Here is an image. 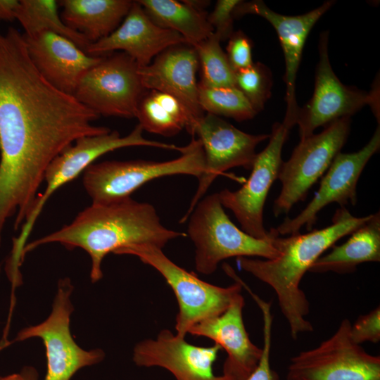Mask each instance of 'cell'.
<instances>
[{
  "instance_id": "5",
  "label": "cell",
  "mask_w": 380,
  "mask_h": 380,
  "mask_svg": "<svg viewBox=\"0 0 380 380\" xmlns=\"http://www.w3.org/2000/svg\"><path fill=\"white\" fill-rule=\"evenodd\" d=\"M181 155L166 161L146 160H106L93 163L83 174L82 183L92 203H107L131 197L148 182L160 177L187 175L199 179L204 172V151L194 137L185 146L179 147Z\"/></svg>"
},
{
  "instance_id": "7",
  "label": "cell",
  "mask_w": 380,
  "mask_h": 380,
  "mask_svg": "<svg viewBox=\"0 0 380 380\" xmlns=\"http://www.w3.org/2000/svg\"><path fill=\"white\" fill-rule=\"evenodd\" d=\"M143 131L138 124L125 137H121L118 131L82 137L56 156L45 171L44 181L46 187L42 194L37 196L30 215L22 225L19 236L15 239L11 258L15 261L23 260L22 253L25 241L50 196L58 189L84 172L97 158L108 152L129 146L167 148L165 143L144 138Z\"/></svg>"
},
{
  "instance_id": "10",
  "label": "cell",
  "mask_w": 380,
  "mask_h": 380,
  "mask_svg": "<svg viewBox=\"0 0 380 380\" xmlns=\"http://www.w3.org/2000/svg\"><path fill=\"white\" fill-rule=\"evenodd\" d=\"M73 285L69 278L58 281L57 293L49 317L42 323L20 330L11 342L39 338L45 346L46 374L44 380H70L80 369L94 365L105 357L100 348L86 350L74 341L70 328L74 310Z\"/></svg>"
},
{
  "instance_id": "22",
  "label": "cell",
  "mask_w": 380,
  "mask_h": 380,
  "mask_svg": "<svg viewBox=\"0 0 380 380\" xmlns=\"http://www.w3.org/2000/svg\"><path fill=\"white\" fill-rule=\"evenodd\" d=\"M130 0H61V18L70 29L90 43L110 34L128 13Z\"/></svg>"
},
{
  "instance_id": "13",
  "label": "cell",
  "mask_w": 380,
  "mask_h": 380,
  "mask_svg": "<svg viewBox=\"0 0 380 380\" xmlns=\"http://www.w3.org/2000/svg\"><path fill=\"white\" fill-rule=\"evenodd\" d=\"M289 132L282 123H274L269 143L256 154L246 182L236 191L224 189L217 193L222 206L233 213L242 230L257 239L272 237L264 227L263 209L270 188L279 177L282 148Z\"/></svg>"
},
{
  "instance_id": "34",
  "label": "cell",
  "mask_w": 380,
  "mask_h": 380,
  "mask_svg": "<svg viewBox=\"0 0 380 380\" xmlns=\"http://www.w3.org/2000/svg\"><path fill=\"white\" fill-rule=\"evenodd\" d=\"M19 4L17 0H0V20H13Z\"/></svg>"
},
{
  "instance_id": "32",
  "label": "cell",
  "mask_w": 380,
  "mask_h": 380,
  "mask_svg": "<svg viewBox=\"0 0 380 380\" xmlns=\"http://www.w3.org/2000/svg\"><path fill=\"white\" fill-rule=\"evenodd\" d=\"M226 50L229 63L235 72L246 69L254 63L252 60V43L241 31L232 33Z\"/></svg>"
},
{
  "instance_id": "30",
  "label": "cell",
  "mask_w": 380,
  "mask_h": 380,
  "mask_svg": "<svg viewBox=\"0 0 380 380\" xmlns=\"http://www.w3.org/2000/svg\"><path fill=\"white\" fill-rule=\"evenodd\" d=\"M260 308L263 319V346L259 363L246 380H279V376L270 365L272 315L271 303L265 302L251 289L247 291Z\"/></svg>"
},
{
  "instance_id": "1",
  "label": "cell",
  "mask_w": 380,
  "mask_h": 380,
  "mask_svg": "<svg viewBox=\"0 0 380 380\" xmlns=\"http://www.w3.org/2000/svg\"><path fill=\"white\" fill-rule=\"evenodd\" d=\"M99 117L39 73L23 34L0 32V238L14 215L15 230L27 219L56 156L80 137L111 131L93 125Z\"/></svg>"
},
{
  "instance_id": "14",
  "label": "cell",
  "mask_w": 380,
  "mask_h": 380,
  "mask_svg": "<svg viewBox=\"0 0 380 380\" xmlns=\"http://www.w3.org/2000/svg\"><path fill=\"white\" fill-rule=\"evenodd\" d=\"M319 53L313 95L297 114L296 125L300 139L314 134L320 126L350 117L366 105L377 108L376 91L367 93L348 87L335 75L328 53V32L320 36Z\"/></svg>"
},
{
  "instance_id": "26",
  "label": "cell",
  "mask_w": 380,
  "mask_h": 380,
  "mask_svg": "<svg viewBox=\"0 0 380 380\" xmlns=\"http://www.w3.org/2000/svg\"><path fill=\"white\" fill-rule=\"evenodd\" d=\"M58 1L20 0L15 19L23 27L25 36L42 31H50L66 37L85 51L91 44L82 34L69 28L58 11Z\"/></svg>"
},
{
  "instance_id": "23",
  "label": "cell",
  "mask_w": 380,
  "mask_h": 380,
  "mask_svg": "<svg viewBox=\"0 0 380 380\" xmlns=\"http://www.w3.org/2000/svg\"><path fill=\"white\" fill-rule=\"evenodd\" d=\"M380 261V213L371 214L369 220L350 234V238L320 256L308 272L350 273L358 265Z\"/></svg>"
},
{
  "instance_id": "6",
  "label": "cell",
  "mask_w": 380,
  "mask_h": 380,
  "mask_svg": "<svg viewBox=\"0 0 380 380\" xmlns=\"http://www.w3.org/2000/svg\"><path fill=\"white\" fill-rule=\"evenodd\" d=\"M125 255H134L153 267L172 288L179 307L176 334L182 338H185L194 325L224 312L243 288L236 280V283L227 287L205 282L176 265L164 254L162 248L152 245L132 247Z\"/></svg>"
},
{
  "instance_id": "9",
  "label": "cell",
  "mask_w": 380,
  "mask_h": 380,
  "mask_svg": "<svg viewBox=\"0 0 380 380\" xmlns=\"http://www.w3.org/2000/svg\"><path fill=\"white\" fill-rule=\"evenodd\" d=\"M139 70L136 61L124 52L104 56L82 75L73 96L99 116L135 118L147 91Z\"/></svg>"
},
{
  "instance_id": "36",
  "label": "cell",
  "mask_w": 380,
  "mask_h": 380,
  "mask_svg": "<svg viewBox=\"0 0 380 380\" xmlns=\"http://www.w3.org/2000/svg\"><path fill=\"white\" fill-rule=\"evenodd\" d=\"M0 380H25L20 373H15L4 376H0Z\"/></svg>"
},
{
  "instance_id": "20",
  "label": "cell",
  "mask_w": 380,
  "mask_h": 380,
  "mask_svg": "<svg viewBox=\"0 0 380 380\" xmlns=\"http://www.w3.org/2000/svg\"><path fill=\"white\" fill-rule=\"evenodd\" d=\"M198 66L195 49L183 43L166 49L149 65L139 67V72L146 89L172 95L182 103L196 122L204 115L198 101Z\"/></svg>"
},
{
  "instance_id": "31",
  "label": "cell",
  "mask_w": 380,
  "mask_h": 380,
  "mask_svg": "<svg viewBox=\"0 0 380 380\" xmlns=\"http://www.w3.org/2000/svg\"><path fill=\"white\" fill-rule=\"evenodd\" d=\"M241 2L240 0H218L213 11L208 15L213 33L220 42L229 39L234 32V10Z\"/></svg>"
},
{
  "instance_id": "37",
  "label": "cell",
  "mask_w": 380,
  "mask_h": 380,
  "mask_svg": "<svg viewBox=\"0 0 380 380\" xmlns=\"http://www.w3.org/2000/svg\"><path fill=\"white\" fill-rule=\"evenodd\" d=\"M1 265L0 264V274H1Z\"/></svg>"
},
{
  "instance_id": "4",
  "label": "cell",
  "mask_w": 380,
  "mask_h": 380,
  "mask_svg": "<svg viewBox=\"0 0 380 380\" xmlns=\"http://www.w3.org/2000/svg\"><path fill=\"white\" fill-rule=\"evenodd\" d=\"M188 220L187 233L195 246V267L201 274H213L222 260L229 258L272 259L279 255L272 232L270 239H260L239 229L224 210L217 193L203 197Z\"/></svg>"
},
{
  "instance_id": "33",
  "label": "cell",
  "mask_w": 380,
  "mask_h": 380,
  "mask_svg": "<svg viewBox=\"0 0 380 380\" xmlns=\"http://www.w3.org/2000/svg\"><path fill=\"white\" fill-rule=\"evenodd\" d=\"M350 337L354 343L360 345L366 341L377 343L380 341V308L358 317L350 326Z\"/></svg>"
},
{
  "instance_id": "24",
  "label": "cell",
  "mask_w": 380,
  "mask_h": 380,
  "mask_svg": "<svg viewBox=\"0 0 380 380\" xmlns=\"http://www.w3.org/2000/svg\"><path fill=\"white\" fill-rule=\"evenodd\" d=\"M137 1L156 25L179 33L192 46L206 39L214 32L205 11L195 7L189 1Z\"/></svg>"
},
{
  "instance_id": "2",
  "label": "cell",
  "mask_w": 380,
  "mask_h": 380,
  "mask_svg": "<svg viewBox=\"0 0 380 380\" xmlns=\"http://www.w3.org/2000/svg\"><path fill=\"white\" fill-rule=\"evenodd\" d=\"M186 236L160 222L155 208L131 197L107 203H91L69 224L25 244V255L40 246L58 243L68 250L80 248L91 258L93 283L103 277L101 264L110 253L125 255L132 247L152 245L162 248L171 240Z\"/></svg>"
},
{
  "instance_id": "3",
  "label": "cell",
  "mask_w": 380,
  "mask_h": 380,
  "mask_svg": "<svg viewBox=\"0 0 380 380\" xmlns=\"http://www.w3.org/2000/svg\"><path fill=\"white\" fill-rule=\"evenodd\" d=\"M369 216L355 217L343 207L336 210L332 223L321 229L280 237L272 228V242L279 253L278 257L265 260L236 258L241 269L273 289L293 339L313 331L312 324L305 319L310 303L300 287L303 276L324 252L363 225Z\"/></svg>"
},
{
  "instance_id": "27",
  "label": "cell",
  "mask_w": 380,
  "mask_h": 380,
  "mask_svg": "<svg viewBox=\"0 0 380 380\" xmlns=\"http://www.w3.org/2000/svg\"><path fill=\"white\" fill-rule=\"evenodd\" d=\"M200 106L207 113L225 116L239 122L251 120L257 113L236 87H206L198 84Z\"/></svg>"
},
{
  "instance_id": "21",
  "label": "cell",
  "mask_w": 380,
  "mask_h": 380,
  "mask_svg": "<svg viewBox=\"0 0 380 380\" xmlns=\"http://www.w3.org/2000/svg\"><path fill=\"white\" fill-rule=\"evenodd\" d=\"M27 52L39 73L58 90L72 95L82 75L103 56H91L69 39L50 31L23 34Z\"/></svg>"
},
{
  "instance_id": "25",
  "label": "cell",
  "mask_w": 380,
  "mask_h": 380,
  "mask_svg": "<svg viewBox=\"0 0 380 380\" xmlns=\"http://www.w3.org/2000/svg\"><path fill=\"white\" fill-rule=\"evenodd\" d=\"M143 130L165 136L186 129L193 135L196 122L182 103L170 94L147 90L141 98L136 115Z\"/></svg>"
},
{
  "instance_id": "16",
  "label": "cell",
  "mask_w": 380,
  "mask_h": 380,
  "mask_svg": "<svg viewBox=\"0 0 380 380\" xmlns=\"http://www.w3.org/2000/svg\"><path fill=\"white\" fill-rule=\"evenodd\" d=\"M334 1L300 15L289 16L271 10L262 1H243L234 10V17L254 14L267 20L276 30L285 59L286 110L282 124L289 129L296 125L299 107L296 98V80L303 49L311 29L318 20L333 6Z\"/></svg>"
},
{
  "instance_id": "35",
  "label": "cell",
  "mask_w": 380,
  "mask_h": 380,
  "mask_svg": "<svg viewBox=\"0 0 380 380\" xmlns=\"http://www.w3.org/2000/svg\"><path fill=\"white\" fill-rule=\"evenodd\" d=\"M25 380H39L37 369L32 366H25L20 372Z\"/></svg>"
},
{
  "instance_id": "15",
  "label": "cell",
  "mask_w": 380,
  "mask_h": 380,
  "mask_svg": "<svg viewBox=\"0 0 380 380\" xmlns=\"http://www.w3.org/2000/svg\"><path fill=\"white\" fill-rule=\"evenodd\" d=\"M380 148V128L376 127L369 141L360 150L351 153H338L322 177L319 187L307 206L295 217H286L276 229V234L291 235L300 233L302 227L310 230L317 214L332 203L341 208L357 203V184L369 159Z\"/></svg>"
},
{
  "instance_id": "17",
  "label": "cell",
  "mask_w": 380,
  "mask_h": 380,
  "mask_svg": "<svg viewBox=\"0 0 380 380\" xmlns=\"http://www.w3.org/2000/svg\"><path fill=\"white\" fill-rule=\"evenodd\" d=\"M220 346L202 347L188 343L169 329L161 330L156 339H146L134 348L132 360L139 367H160L176 380H232L213 372Z\"/></svg>"
},
{
  "instance_id": "11",
  "label": "cell",
  "mask_w": 380,
  "mask_h": 380,
  "mask_svg": "<svg viewBox=\"0 0 380 380\" xmlns=\"http://www.w3.org/2000/svg\"><path fill=\"white\" fill-rule=\"evenodd\" d=\"M350 326L343 319L329 338L291 357L286 380H380V357L353 341Z\"/></svg>"
},
{
  "instance_id": "12",
  "label": "cell",
  "mask_w": 380,
  "mask_h": 380,
  "mask_svg": "<svg viewBox=\"0 0 380 380\" xmlns=\"http://www.w3.org/2000/svg\"><path fill=\"white\" fill-rule=\"evenodd\" d=\"M192 136H197L202 144L205 169L180 223L188 220L196 205L217 177L236 167L251 170L257 154L256 146L270 137V134L246 133L219 116L210 113L204 114L196 121Z\"/></svg>"
},
{
  "instance_id": "8",
  "label": "cell",
  "mask_w": 380,
  "mask_h": 380,
  "mask_svg": "<svg viewBox=\"0 0 380 380\" xmlns=\"http://www.w3.org/2000/svg\"><path fill=\"white\" fill-rule=\"evenodd\" d=\"M350 129V117H344L328 125L321 133L300 140L290 158L281 164L278 177L281 189L273 205L275 217L289 213L296 203L305 199L341 152Z\"/></svg>"
},
{
  "instance_id": "29",
  "label": "cell",
  "mask_w": 380,
  "mask_h": 380,
  "mask_svg": "<svg viewBox=\"0 0 380 380\" xmlns=\"http://www.w3.org/2000/svg\"><path fill=\"white\" fill-rule=\"evenodd\" d=\"M236 87L238 88L258 113L264 108L271 96L272 80L268 68L261 63L235 72Z\"/></svg>"
},
{
  "instance_id": "28",
  "label": "cell",
  "mask_w": 380,
  "mask_h": 380,
  "mask_svg": "<svg viewBox=\"0 0 380 380\" xmlns=\"http://www.w3.org/2000/svg\"><path fill=\"white\" fill-rule=\"evenodd\" d=\"M193 47L201 65L202 77L199 84L206 87H236L235 72L214 33Z\"/></svg>"
},
{
  "instance_id": "19",
  "label": "cell",
  "mask_w": 380,
  "mask_h": 380,
  "mask_svg": "<svg viewBox=\"0 0 380 380\" xmlns=\"http://www.w3.org/2000/svg\"><path fill=\"white\" fill-rule=\"evenodd\" d=\"M244 305L243 297L237 293L221 315L194 325L188 332L210 338L224 348L227 357L222 375L232 380H246L258 366L262 353V348L251 341L245 328Z\"/></svg>"
},
{
  "instance_id": "18",
  "label": "cell",
  "mask_w": 380,
  "mask_h": 380,
  "mask_svg": "<svg viewBox=\"0 0 380 380\" xmlns=\"http://www.w3.org/2000/svg\"><path fill=\"white\" fill-rule=\"evenodd\" d=\"M186 43L179 33L156 25L137 1L120 25L110 34L91 43L85 52L91 56H104L122 51L139 67L149 65L153 58L166 49Z\"/></svg>"
}]
</instances>
